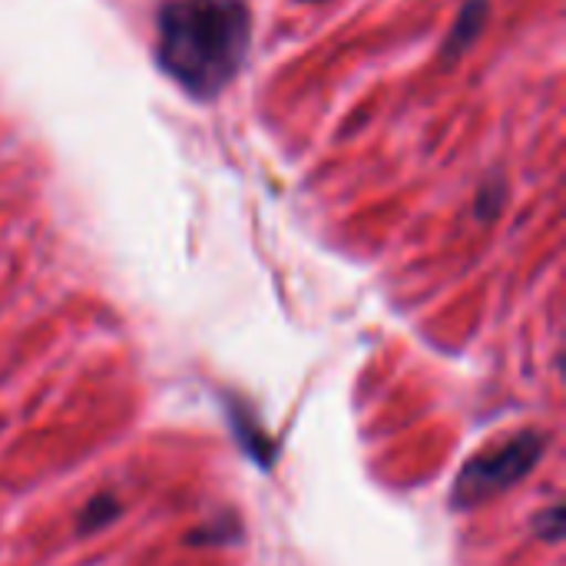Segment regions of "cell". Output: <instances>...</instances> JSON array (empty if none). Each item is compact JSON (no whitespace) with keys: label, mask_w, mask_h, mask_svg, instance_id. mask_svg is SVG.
Here are the masks:
<instances>
[{"label":"cell","mask_w":566,"mask_h":566,"mask_svg":"<svg viewBox=\"0 0 566 566\" xmlns=\"http://www.w3.org/2000/svg\"><path fill=\"white\" fill-rule=\"evenodd\" d=\"M252 40L245 0H166L156 17V60L186 93L219 96Z\"/></svg>","instance_id":"6da1fadb"},{"label":"cell","mask_w":566,"mask_h":566,"mask_svg":"<svg viewBox=\"0 0 566 566\" xmlns=\"http://www.w3.org/2000/svg\"><path fill=\"white\" fill-rule=\"evenodd\" d=\"M116 517H119V501L109 497V494H99L93 504L83 507V514H80V534H86V531L93 534V531H99L103 524H109Z\"/></svg>","instance_id":"277c9868"},{"label":"cell","mask_w":566,"mask_h":566,"mask_svg":"<svg viewBox=\"0 0 566 566\" xmlns=\"http://www.w3.org/2000/svg\"><path fill=\"white\" fill-rule=\"evenodd\" d=\"M544 448H547V434L524 431V434H514V438L474 454L451 488V507L471 511V507H481V504L494 501L497 494L511 491L537 468V461L544 458Z\"/></svg>","instance_id":"7a4b0ae2"},{"label":"cell","mask_w":566,"mask_h":566,"mask_svg":"<svg viewBox=\"0 0 566 566\" xmlns=\"http://www.w3.org/2000/svg\"><path fill=\"white\" fill-rule=\"evenodd\" d=\"M488 13H491L488 0H468V3H464V10L458 13V23H454L451 36L444 40V60H451V56L464 53V50H468V46L484 33Z\"/></svg>","instance_id":"3957f363"}]
</instances>
